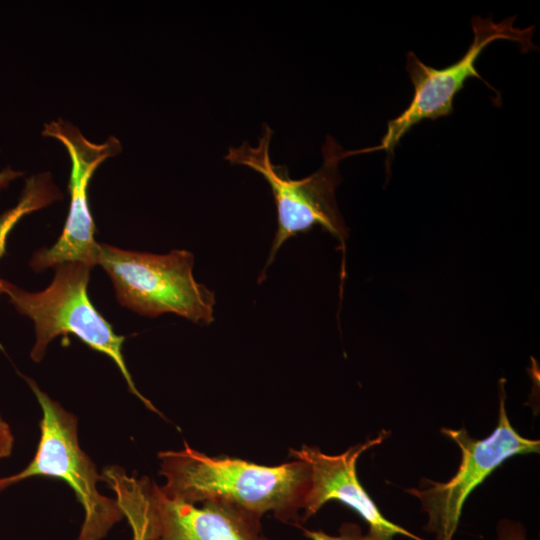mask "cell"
Listing matches in <instances>:
<instances>
[{"mask_svg": "<svg viewBox=\"0 0 540 540\" xmlns=\"http://www.w3.org/2000/svg\"><path fill=\"white\" fill-rule=\"evenodd\" d=\"M159 474L166 482L160 486L169 498L185 503L224 501L259 516L272 512L276 519L301 526L310 486L306 462L294 459L278 466H263L246 460L211 457L191 448L158 453Z\"/></svg>", "mask_w": 540, "mask_h": 540, "instance_id": "6da1fadb", "label": "cell"}, {"mask_svg": "<svg viewBox=\"0 0 540 540\" xmlns=\"http://www.w3.org/2000/svg\"><path fill=\"white\" fill-rule=\"evenodd\" d=\"M101 481L115 493L133 540H270L262 532V517L234 504L210 500L199 508L117 466L104 468Z\"/></svg>", "mask_w": 540, "mask_h": 540, "instance_id": "7a4b0ae2", "label": "cell"}, {"mask_svg": "<svg viewBox=\"0 0 540 540\" xmlns=\"http://www.w3.org/2000/svg\"><path fill=\"white\" fill-rule=\"evenodd\" d=\"M272 135L270 126L264 124L257 146L253 147L245 141L238 147H230L224 156L229 163L247 166L262 175L271 188L277 210V231L267 266L284 242L314 226H320L341 243L348 236L335 195L341 182L338 164L349 157L348 151L327 136L322 146L321 167L305 178L291 179L286 166L275 165L271 161L269 150Z\"/></svg>", "mask_w": 540, "mask_h": 540, "instance_id": "3957f363", "label": "cell"}, {"mask_svg": "<svg viewBox=\"0 0 540 540\" xmlns=\"http://www.w3.org/2000/svg\"><path fill=\"white\" fill-rule=\"evenodd\" d=\"M92 267L82 262H65L55 267L51 284L42 291L30 292L7 282L5 294L35 328V343L30 356L40 362L48 344L57 336L74 335L91 349L111 358L123 375L130 391L149 409L158 410L137 390L122 353L125 337L91 303L87 287Z\"/></svg>", "mask_w": 540, "mask_h": 540, "instance_id": "277c9868", "label": "cell"}, {"mask_svg": "<svg viewBox=\"0 0 540 540\" xmlns=\"http://www.w3.org/2000/svg\"><path fill=\"white\" fill-rule=\"evenodd\" d=\"M98 264L109 275L118 302L140 315L175 313L199 325L214 321L215 294L195 280L189 251L158 255L100 244Z\"/></svg>", "mask_w": 540, "mask_h": 540, "instance_id": "5b68a950", "label": "cell"}, {"mask_svg": "<svg viewBox=\"0 0 540 540\" xmlns=\"http://www.w3.org/2000/svg\"><path fill=\"white\" fill-rule=\"evenodd\" d=\"M41 410L40 441L30 464L21 472L0 478V491L32 476H48L65 481L85 512L77 540H100L123 518L116 500L101 495V481L95 464L80 448L77 418L44 393L34 380L24 377Z\"/></svg>", "mask_w": 540, "mask_h": 540, "instance_id": "8992f818", "label": "cell"}, {"mask_svg": "<svg viewBox=\"0 0 540 540\" xmlns=\"http://www.w3.org/2000/svg\"><path fill=\"white\" fill-rule=\"evenodd\" d=\"M514 21L515 16L498 23L491 17H473V41L457 62L444 68L428 66L412 51L408 52L405 67L414 88L409 105L388 121L386 133L378 145L351 151L352 155L383 150L387 153L389 165L395 148L405 134L423 120L449 116L454 109L455 96L464 88L465 82L474 77L483 80L475 64L492 42L503 39L516 42L523 53L536 50L532 42L534 26L520 29L514 26Z\"/></svg>", "mask_w": 540, "mask_h": 540, "instance_id": "52a82bcc", "label": "cell"}, {"mask_svg": "<svg viewBox=\"0 0 540 540\" xmlns=\"http://www.w3.org/2000/svg\"><path fill=\"white\" fill-rule=\"evenodd\" d=\"M500 384L497 426L489 436L477 439L465 428L441 429L461 451L455 475L447 482L424 479L422 488L406 489L420 501L428 516L424 530L432 533L434 540H453L467 498L501 464L511 457L540 451L539 440L523 437L511 425L505 407L504 385Z\"/></svg>", "mask_w": 540, "mask_h": 540, "instance_id": "ba28073f", "label": "cell"}, {"mask_svg": "<svg viewBox=\"0 0 540 540\" xmlns=\"http://www.w3.org/2000/svg\"><path fill=\"white\" fill-rule=\"evenodd\" d=\"M42 134L60 141L69 154L70 207L58 240L50 248L35 252L30 266L36 272L65 262H82L93 267L98 264L100 244L94 238L95 224L89 209L88 185L101 163L121 152V143L113 136L101 144L90 142L76 126L60 118L45 123Z\"/></svg>", "mask_w": 540, "mask_h": 540, "instance_id": "9c48e42d", "label": "cell"}, {"mask_svg": "<svg viewBox=\"0 0 540 540\" xmlns=\"http://www.w3.org/2000/svg\"><path fill=\"white\" fill-rule=\"evenodd\" d=\"M387 434L382 430L377 437L353 445L338 455H328L318 447L307 445L289 450L291 457L306 462L310 470L301 522L316 514L328 501L336 500L358 513L369 527L368 534L376 540H393L397 535L426 540L384 517L357 477L356 463L360 455L381 444Z\"/></svg>", "mask_w": 540, "mask_h": 540, "instance_id": "30bf717a", "label": "cell"}, {"mask_svg": "<svg viewBox=\"0 0 540 540\" xmlns=\"http://www.w3.org/2000/svg\"><path fill=\"white\" fill-rule=\"evenodd\" d=\"M62 198L50 173L29 177L16 205L0 215V258L6 253L7 239L14 226L27 214ZM7 280L0 278V297L5 294Z\"/></svg>", "mask_w": 540, "mask_h": 540, "instance_id": "8fae6325", "label": "cell"}, {"mask_svg": "<svg viewBox=\"0 0 540 540\" xmlns=\"http://www.w3.org/2000/svg\"><path fill=\"white\" fill-rule=\"evenodd\" d=\"M304 535L311 540H376L368 533L364 534L361 527L356 523L346 522L339 528L338 535H330L321 530H308L299 526Z\"/></svg>", "mask_w": 540, "mask_h": 540, "instance_id": "7c38bea8", "label": "cell"}, {"mask_svg": "<svg viewBox=\"0 0 540 540\" xmlns=\"http://www.w3.org/2000/svg\"><path fill=\"white\" fill-rule=\"evenodd\" d=\"M496 532V540H526V530L524 526L520 522L514 520H500Z\"/></svg>", "mask_w": 540, "mask_h": 540, "instance_id": "4fadbf2b", "label": "cell"}, {"mask_svg": "<svg viewBox=\"0 0 540 540\" xmlns=\"http://www.w3.org/2000/svg\"><path fill=\"white\" fill-rule=\"evenodd\" d=\"M14 437L9 425L0 415V459L11 455Z\"/></svg>", "mask_w": 540, "mask_h": 540, "instance_id": "5bb4252c", "label": "cell"}, {"mask_svg": "<svg viewBox=\"0 0 540 540\" xmlns=\"http://www.w3.org/2000/svg\"><path fill=\"white\" fill-rule=\"evenodd\" d=\"M22 175V172L12 170L10 167H6L0 172V191L6 188L11 181Z\"/></svg>", "mask_w": 540, "mask_h": 540, "instance_id": "9a60e30c", "label": "cell"}]
</instances>
